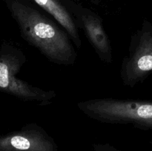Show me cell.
Listing matches in <instances>:
<instances>
[{"label": "cell", "instance_id": "1", "mask_svg": "<svg viewBox=\"0 0 152 151\" xmlns=\"http://www.w3.org/2000/svg\"><path fill=\"white\" fill-rule=\"evenodd\" d=\"M9 9L17 23L21 36L48 60L65 66L75 64L77 52L74 43L56 21L19 1H12Z\"/></svg>", "mask_w": 152, "mask_h": 151}, {"label": "cell", "instance_id": "2", "mask_svg": "<svg viewBox=\"0 0 152 151\" xmlns=\"http://www.w3.org/2000/svg\"><path fill=\"white\" fill-rule=\"evenodd\" d=\"M78 109L101 123L132 124L142 130L152 129V102L135 99L99 98L80 101Z\"/></svg>", "mask_w": 152, "mask_h": 151}, {"label": "cell", "instance_id": "3", "mask_svg": "<svg viewBox=\"0 0 152 151\" xmlns=\"http://www.w3.org/2000/svg\"><path fill=\"white\" fill-rule=\"evenodd\" d=\"M27 61L24 52L11 45L0 50V92L15 96L25 102H37L42 106L52 102L56 96L53 90H45L16 76Z\"/></svg>", "mask_w": 152, "mask_h": 151}, {"label": "cell", "instance_id": "4", "mask_svg": "<svg viewBox=\"0 0 152 151\" xmlns=\"http://www.w3.org/2000/svg\"><path fill=\"white\" fill-rule=\"evenodd\" d=\"M152 73V25L145 20L132 34L127 53L123 59L120 78L124 86L133 88Z\"/></svg>", "mask_w": 152, "mask_h": 151}, {"label": "cell", "instance_id": "5", "mask_svg": "<svg viewBox=\"0 0 152 151\" xmlns=\"http://www.w3.org/2000/svg\"><path fill=\"white\" fill-rule=\"evenodd\" d=\"M78 29L85 33L101 61L106 65L113 63L112 47L103 26L102 19L94 12L81 7H67Z\"/></svg>", "mask_w": 152, "mask_h": 151}, {"label": "cell", "instance_id": "6", "mask_svg": "<svg viewBox=\"0 0 152 151\" xmlns=\"http://www.w3.org/2000/svg\"><path fill=\"white\" fill-rule=\"evenodd\" d=\"M54 139L37 123H29L18 131L0 136V151H58Z\"/></svg>", "mask_w": 152, "mask_h": 151}, {"label": "cell", "instance_id": "7", "mask_svg": "<svg viewBox=\"0 0 152 151\" xmlns=\"http://www.w3.org/2000/svg\"><path fill=\"white\" fill-rule=\"evenodd\" d=\"M39 7L53 18L64 30L67 32L74 46L80 48L82 40L80 38L78 28L68 9L59 0H34Z\"/></svg>", "mask_w": 152, "mask_h": 151}, {"label": "cell", "instance_id": "8", "mask_svg": "<svg viewBox=\"0 0 152 151\" xmlns=\"http://www.w3.org/2000/svg\"><path fill=\"white\" fill-rule=\"evenodd\" d=\"M93 149L94 151H122L108 143L94 144Z\"/></svg>", "mask_w": 152, "mask_h": 151}]
</instances>
